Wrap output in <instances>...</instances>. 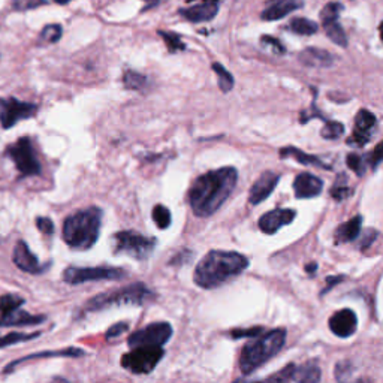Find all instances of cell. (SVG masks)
Returning <instances> with one entry per match:
<instances>
[{
	"label": "cell",
	"mask_w": 383,
	"mask_h": 383,
	"mask_svg": "<svg viewBox=\"0 0 383 383\" xmlns=\"http://www.w3.org/2000/svg\"><path fill=\"white\" fill-rule=\"evenodd\" d=\"M26 300L23 297H20V295L15 293H6L0 297V314H5L11 310H15L21 305H25Z\"/></svg>",
	"instance_id": "cell-30"
},
{
	"label": "cell",
	"mask_w": 383,
	"mask_h": 383,
	"mask_svg": "<svg viewBox=\"0 0 383 383\" xmlns=\"http://www.w3.org/2000/svg\"><path fill=\"white\" fill-rule=\"evenodd\" d=\"M260 41H262V43H265V46H271L272 50H274L277 54H283L284 53V47L281 46L279 39L271 38V36H262Z\"/></svg>",
	"instance_id": "cell-47"
},
{
	"label": "cell",
	"mask_w": 383,
	"mask_h": 383,
	"mask_svg": "<svg viewBox=\"0 0 383 383\" xmlns=\"http://www.w3.org/2000/svg\"><path fill=\"white\" fill-rule=\"evenodd\" d=\"M293 373H295V364H289L288 367L281 368L279 373L270 376L267 380H276V382H293Z\"/></svg>",
	"instance_id": "cell-40"
},
{
	"label": "cell",
	"mask_w": 383,
	"mask_h": 383,
	"mask_svg": "<svg viewBox=\"0 0 383 383\" xmlns=\"http://www.w3.org/2000/svg\"><path fill=\"white\" fill-rule=\"evenodd\" d=\"M46 322V316H34L27 312L21 310L20 307L11 310L5 314H0V326H29V325H39Z\"/></svg>",
	"instance_id": "cell-21"
},
{
	"label": "cell",
	"mask_w": 383,
	"mask_h": 383,
	"mask_svg": "<svg viewBox=\"0 0 383 383\" xmlns=\"http://www.w3.org/2000/svg\"><path fill=\"white\" fill-rule=\"evenodd\" d=\"M280 175L271 171H265L260 177L256 180V183L251 186L250 193H249V204L251 205H259L260 202H264L267 198H270V195L272 190L276 189V186L279 184Z\"/></svg>",
	"instance_id": "cell-15"
},
{
	"label": "cell",
	"mask_w": 383,
	"mask_h": 383,
	"mask_svg": "<svg viewBox=\"0 0 383 383\" xmlns=\"http://www.w3.org/2000/svg\"><path fill=\"white\" fill-rule=\"evenodd\" d=\"M344 280V276H331V277H328L326 279V283H328V288H326V291H323L322 292V295L323 293H326L328 291H331L334 286H335V284H338V283H342Z\"/></svg>",
	"instance_id": "cell-48"
},
{
	"label": "cell",
	"mask_w": 383,
	"mask_h": 383,
	"mask_svg": "<svg viewBox=\"0 0 383 383\" xmlns=\"http://www.w3.org/2000/svg\"><path fill=\"white\" fill-rule=\"evenodd\" d=\"M218 4H221V0H198L196 5L180 9V15L190 23H204V21H210L217 15Z\"/></svg>",
	"instance_id": "cell-17"
},
{
	"label": "cell",
	"mask_w": 383,
	"mask_h": 383,
	"mask_svg": "<svg viewBox=\"0 0 383 383\" xmlns=\"http://www.w3.org/2000/svg\"><path fill=\"white\" fill-rule=\"evenodd\" d=\"M342 11H343L342 4H338V2L326 4V6H323V9L321 11L322 25H328V23H333V21H338V17H340Z\"/></svg>",
	"instance_id": "cell-34"
},
{
	"label": "cell",
	"mask_w": 383,
	"mask_h": 383,
	"mask_svg": "<svg viewBox=\"0 0 383 383\" xmlns=\"http://www.w3.org/2000/svg\"><path fill=\"white\" fill-rule=\"evenodd\" d=\"M62 35H63V29L60 25H48L42 29L39 39L47 43H56L60 41Z\"/></svg>",
	"instance_id": "cell-37"
},
{
	"label": "cell",
	"mask_w": 383,
	"mask_h": 383,
	"mask_svg": "<svg viewBox=\"0 0 383 383\" xmlns=\"http://www.w3.org/2000/svg\"><path fill=\"white\" fill-rule=\"evenodd\" d=\"M172 326L168 322L150 323L127 338L129 347L139 346H163L171 340Z\"/></svg>",
	"instance_id": "cell-10"
},
{
	"label": "cell",
	"mask_w": 383,
	"mask_h": 383,
	"mask_svg": "<svg viewBox=\"0 0 383 383\" xmlns=\"http://www.w3.org/2000/svg\"><path fill=\"white\" fill-rule=\"evenodd\" d=\"M104 211L99 207L71 214L63 223V239L69 247L76 250L92 249L99 239Z\"/></svg>",
	"instance_id": "cell-3"
},
{
	"label": "cell",
	"mask_w": 383,
	"mask_h": 383,
	"mask_svg": "<svg viewBox=\"0 0 383 383\" xmlns=\"http://www.w3.org/2000/svg\"><path fill=\"white\" fill-rule=\"evenodd\" d=\"M262 333H264V328L256 326V328H249V330H234V331H231V334H229V335H231L232 338H235V340H237V338H243V337L253 338V337H256Z\"/></svg>",
	"instance_id": "cell-41"
},
{
	"label": "cell",
	"mask_w": 383,
	"mask_h": 383,
	"mask_svg": "<svg viewBox=\"0 0 383 383\" xmlns=\"http://www.w3.org/2000/svg\"><path fill=\"white\" fill-rule=\"evenodd\" d=\"M361 229H363V216H355L350 221L342 223L335 229L334 232V243L335 244H346V243H352L355 239H358Z\"/></svg>",
	"instance_id": "cell-22"
},
{
	"label": "cell",
	"mask_w": 383,
	"mask_h": 383,
	"mask_svg": "<svg viewBox=\"0 0 383 383\" xmlns=\"http://www.w3.org/2000/svg\"><path fill=\"white\" fill-rule=\"evenodd\" d=\"M382 159H383V156H382V144H377L376 148H375V151L370 153V155H367V160H368V163L371 165V168L376 169L380 165Z\"/></svg>",
	"instance_id": "cell-46"
},
{
	"label": "cell",
	"mask_w": 383,
	"mask_h": 383,
	"mask_svg": "<svg viewBox=\"0 0 383 383\" xmlns=\"http://www.w3.org/2000/svg\"><path fill=\"white\" fill-rule=\"evenodd\" d=\"M334 373H335V377L338 380H344V379H347L350 376V373H352V364L347 363V361H343V363H338L335 365Z\"/></svg>",
	"instance_id": "cell-42"
},
{
	"label": "cell",
	"mask_w": 383,
	"mask_h": 383,
	"mask_svg": "<svg viewBox=\"0 0 383 383\" xmlns=\"http://www.w3.org/2000/svg\"><path fill=\"white\" fill-rule=\"evenodd\" d=\"M85 355L84 350L81 349H76V347H69V349H64V350H54V352H41V354H35V355H29V356H25L21 359H17L14 361V363H11L8 367H5L4 373H11L13 371L14 367L20 365L21 363H25V361H30V359H36V358H48V356H71V358H78V356H83Z\"/></svg>",
	"instance_id": "cell-24"
},
{
	"label": "cell",
	"mask_w": 383,
	"mask_h": 383,
	"mask_svg": "<svg viewBox=\"0 0 383 383\" xmlns=\"http://www.w3.org/2000/svg\"><path fill=\"white\" fill-rule=\"evenodd\" d=\"M305 271H307V274L314 276V274H316V271H317V264H316V262H312V264L305 265Z\"/></svg>",
	"instance_id": "cell-49"
},
{
	"label": "cell",
	"mask_w": 383,
	"mask_h": 383,
	"mask_svg": "<svg viewBox=\"0 0 383 383\" xmlns=\"http://www.w3.org/2000/svg\"><path fill=\"white\" fill-rule=\"evenodd\" d=\"M38 111V105L18 101L15 97L0 99V125L4 129H11L21 120L34 117Z\"/></svg>",
	"instance_id": "cell-11"
},
{
	"label": "cell",
	"mask_w": 383,
	"mask_h": 383,
	"mask_svg": "<svg viewBox=\"0 0 383 383\" xmlns=\"http://www.w3.org/2000/svg\"><path fill=\"white\" fill-rule=\"evenodd\" d=\"M237 183L238 171L232 167H223L200 175L188 193V201L195 216H213L232 195Z\"/></svg>",
	"instance_id": "cell-1"
},
{
	"label": "cell",
	"mask_w": 383,
	"mask_h": 383,
	"mask_svg": "<svg viewBox=\"0 0 383 383\" xmlns=\"http://www.w3.org/2000/svg\"><path fill=\"white\" fill-rule=\"evenodd\" d=\"M323 29H325L326 36L330 38L335 43V46L342 47V48L347 47V36L338 21H333V23L323 25Z\"/></svg>",
	"instance_id": "cell-28"
},
{
	"label": "cell",
	"mask_w": 383,
	"mask_h": 383,
	"mask_svg": "<svg viewBox=\"0 0 383 383\" xmlns=\"http://www.w3.org/2000/svg\"><path fill=\"white\" fill-rule=\"evenodd\" d=\"M211 68L217 75L218 89H221L223 93L231 92L234 89V76H232V74L229 72L221 63H213Z\"/></svg>",
	"instance_id": "cell-27"
},
{
	"label": "cell",
	"mask_w": 383,
	"mask_h": 383,
	"mask_svg": "<svg viewBox=\"0 0 383 383\" xmlns=\"http://www.w3.org/2000/svg\"><path fill=\"white\" fill-rule=\"evenodd\" d=\"M54 2L59 4V5H67V4L72 2V0H54Z\"/></svg>",
	"instance_id": "cell-50"
},
{
	"label": "cell",
	"mask_w": 383,
	"mask_h": 383,
	"mask_svg": "<svg viewBox=\"0 0 383 383\" xmlns=\"http://www.w3.org/2000/svg\"><path fill=\"white\" fill-rule=\"evenodd\" d=\"M155 297L156 293L150 291L144 283H134L123 289L96 295L84 305L83 313H96L118 305H142Z\"/></svg>",
	"instance_id": "cell-5"
},
{
	"label": "cell",
	"mask_w": 383,
	"mask_h": 383,
	"mask_svg": "<svg viewBox=\"0 0 383 383\" xmlns=\"http://www.w3.org/2000/svg\"><path fill=\"white\" fill-rule=\"evenodd\" d=\"M377 235H379V232L375 231V229H367V232L364 234L363 239H361V242H359V246H358V247H359L361 250L368 249L371 244L375 243V239L377 238Z\"/></svg>",
	"instance_id": "cell-45"
},
{
	"label": "cell",
	"mask_w": 383,
	"mask_h": 383,
	"mask_svg": "<svg viewBox=\"0 0 383 383\" xmlns=\"http://www.w3.org/2000/svg\"><path fill=\"white\" fill-rule=\"evenodd\" d=\"M272 5L268 6L264 13L260 14V18L265 21H277L286 15L295 13V11L302 8L301 0H271Z\"/></svg>",
	"instance_id": "cell-20"
},
{
	"label": "cell",
	"mask_w": 383,
	"mask_h": 383,
	"mask_svg": "<svg viewBox=\"0 0 383 383\" xmlns=\"http://www.w3.org/2000/svg\"><path fill=\"white\" fill-rule=\"evenodd\" d=\"M298 60L307 68H331L335 63V57L330 51L314 47H309L301 51Z\"/></svg>",
	"instance_id": "cell-19"
},
{
	"label": "cell",
	"mask_w": 383,
	"mask_h": 383,
	"mask_svg": "<svg viewBox=\"0 0 383 383\" xmlns=\"http://www.w3.org/2000/svg\"><path fill=\"white\" fill-rule=\"evenodd\" d=\"M41 334L34 333V334H23V333H11L6 335H0V349L15 344V343H23V342H30L34 338H38Z\"/></svg>",
	"instance_id": "cell-31"
},
{
	"label": "cell",
	"mask_w": 383,
	"mask_h": 383,
	"mask_svg": "<svg viewBox=\"0 0 383 383\" xmlns=\"http://www.w3.org/2000/svg\"><path fill=\"white\" fill-rule=\"evenodd\" d=\"M280 158L281 159H295L298 163H301V165H305V167H317V168H322V169H326V171H331L333 167L328 165V163H325L323 160H321L317 156H313V155H307V153H304L302 150L297 148V147H284L280 150Z\"/></svg>",
	"instance_id": "cell-23"
},
{
	"label": "cell",
	"mask_w": 383,
	"mask_h": 383,
	"mask_svg": "<svg viewBox=\"0 0 383 383\" xmlns=\"http://www.w3.org/2000/svg\"><path fill=\"white\" fill-rule=\"evenodd\" d=\"M323 181L310 172H301L293 180V192L298 200L316 198L322 193Z\"/></svg>",
	"instance_id": "cell-18"
},
{
	"label": "cell",
	"mask_w": 383,
	"mask_h": 383,
	"mask_svg": "<svg viewBox=\"0 0 383 383\" xmlns=\"http://www.w3.org/2000/svg\"><path fill=\"white\" fill-rule=\"evenodd\" d=\"M159 35L162 36V39L165 41L167 47L171 53H177V51H183L186 50V46L184 42L181 39L180 35L174 34V32H163V30H159Z\"/></svg>",
	"instance_id": "cell-36"
},
{
	"label": "cell",
	"mask_w": 383,
	"mask_h": 383,
	"mask_svg": "<svg viewBox=\"0 0 383 383\" xmlns=\"http://www.w3.org/2000/svg\"><path fill=\"white\" fill-rule=\"evenodd\" d=\"M249 259L237 251L211 250L195 268L193 280L202 289H216L249 268Z\"/></svg>",
	"instance_id": "cell-2"
},
{
	"label": "cell",
	"mask_w": 383,
	"mask_h": 383,
	"mask_svg": "<svg viewBox=\"0 0 383 383\" xmlns=\"http://www.w3.org/2000/svg\"><path fill=\"white\" fill-rule=\"evenodd\" d=\"M36 226L39 231L42 234H46V235H53L54 234V223L51 218L48 217H38L36 218Z\"/></svg>",
	"instance_id": "cell-44"
},
{
	"label": "cell",
	"mask_w": 383,
	"mask_h": 383,
	"mask_svg": "<svg viewBox=\"0 0 383 383\" xmlns=\"http://www.w3.org/2000/svg\"><path fill=\"white\" fill-rule=\"evenodd\" d=\"M127 330H129V325L126 322L116 323L106 331V338H108V340H114V338H118L120 335L125 334Z\"/></svg>",
	"instance_id": "cell-43"
},
{
	"label": "cell",
	"mask_w": 383,
	"mask_h": 383,
	"mask_svg": "<svg viewBox=\"0 0 383 383\" xmlns=\"http://www.w3.org/2000/svg\"><path fill=\"white\" fill-rule=\"evenodd\" d=\"M295 217H297V211L292 209H276L265 213L259 218V229L267 235H272L279 232L283 226L291 225Z\"/></svg>",
	"instance_id": "cell-13"
},
{
	"label": "cell",
	"mask_w": 383,
	"mask_h": 383,
	"mask_svg": "<svg viewBox=\"0 0 383 383\" xmlns=\"http://www.w3.org/2000/svg\"><path fill=\"white\" fill-rule=\"evenodd\" d=\"M123 83L129 90H142L147 85V78L135 71H127L123 76Z\"/></svg>",
	"instance_id": "cell-32"
},
{
	"label": "cell",
	"mask_w": 383,
	"mask_h": 383,
	"mask_svg": "<svg viewBox=\"0 0 383 383\" xmlns=\"http://www.w3.org/2000/svg\"><path fill=\"white\" fill-rule=\"evenodd\" d=\"M284 342H286V331L283 328L256 335L255 340L247 343L243 347L242 354H239L238 367L242 370V373L249 376L259 367L267 364L272 356H276L283 349Z\"/></svg>",
	"instance_id": "cell-4"
},
{
	"label": "cell",
	"mask_w": 383,
	"mask_h": 383,
	"mask_svg": "<svg viewBox=\"0 0 383 383\" xmlns=\"http://www.w3.org/2000/svg\"><path fill=\"white\" fill-rule=\"evenodd\" d=\"M350 195H352V189H350L347 186L346 175L340 174V175H338V180L335 181V184L331 188V196L335 201L342 202V201L347 200Z\"/></svg>",
	"instance_id": "cell-29"
},
{
	"label": "cell",
	"mask_w": 383,
	"mask_h": 383,
	"mask_svg": "<svg viewBox=\"0 0 383 383\" xmlns=\"http://www.w3.org/2000/svg\"><path fill=\"white\" fill-rule=\"evenodd\" d=\"M367 156H361V155H356V153H350V155H347L346 158V163L347 167L352 169L358 177H364L365 175V171H367Z\"/></svg>",
	"instance_id": "cell-33"
},
{
	"label": "cell",
	"mask_w": 383,
	"mask_h": 383,
	"mask_svg": "<svg viewBox=\"0 0 383 383\" xmlns=\"http://www.w3.org/2000/svg\"><path fill=\"white\" fill-rule=\"evenodd\" d=\"M5 155L15 163V168L21 175H39L42 172L35 148L27 137L20 138L14 144L8 146Z\"/></svg>",
	"instance_id": "cell-8"
},
{
	"label": "cell",
	"mask_w": 383,
	"mask_h": 383,
	"mask_svg": "<svg viewBox=\"0 0 383 383\" xmlns=\"http://www.w3.org/2000/svg\"><path fill=\"white\" fill-rule=\"evenodd\" d=\"M377 127V118L373 113H370L368 109H361V111L355 117V126L354 134L347 139L349 146L354 147H364L375 137Z\"/></svg>",
	"instance_id": "cell-12"
},
{
	"label": "cell",
	"mask_w": 383,
	"mask_h": 383,
	"mask_svg": "<svg viewBox=\"0 0 383 383\" xmlns=\"http://www.w3.org/2000/svg\"><path fill=\"white\" fill-rule=\"evenodd\" d=\"M344 134V126L340 122H331V120H325V126L322 129V137L325 139H338Z\"/></svg>",
	"instance_id": "cell-38"
},
{
	"label": "cell",
	"mask_w": 383,
	"mask_h": 383,
	"mask_svg": "<svg viewBox=\"0 0 383 383\" xmlns=\"http://www.w3.org/2000/svg\"><path fill=\"white\" fill-rule=\"evenodd\" d=\"M321 380V368L314 363H307L304 365H295L293 382H319Z\"/></svg>",
	"instance_id": "cell-25"
},
{
	"label": "cell",
	"mask_w": 383,
	"mask_h": 383,
	"mask_svg": "<svg viewBox=\"0 0 383 383\" xmlns=\"http://www.w3.org/2000/svg\"><path fill=\"white\" fill-rule=\"evenodd\" d=\"M153 221L159 226V229H167L169 228L172 217H171V211L167 209L165 205H156L155 209H153Z\"/></svg>",
	"instance_id": "cell-35"
},
{
	"label": "cell",
	"mask_w": 383,
	"mask_h": 383,
	"mask_svg": "<svg viewBox=\"0 0 383 383\" xmlns=\"http://www.w3.org/2000/svg\"><path fill=\"white\" fill-rule=\"evenodd\" d=\"M47 0H13L14 11H29L46 5Z\"/></svg>",
	"instance_id": "cell-39"
},
{
	"label": "cell",
	"mask_w": 383,
	"mask_h": 383,
	"mask_svg": "<svg viewBox=\"0 0 383 383\" xmlns=\"http://www.w3.org/2000/svg\"><path fill=\"white\" fill-rule=\"evenodd\" d=\"M165 350L162 346L130 347V352L122 356V367L132 375H150L162 361Z\"/></svg>",
	"instance_id": "cell-6"
},
{
	"label": "cell",
	"mask_w": 383,
	"mask_h": 383,
	"mask_svg": "<svg viewBox=\"0 0 383 383\" xmlns=\"http://www.w3.org/2000/svg\"><path fill=\"white\" fill-rule=\"evenodd\" d=\"M330 330L334 335L340 338L352 337L358 330V317L354 310L342 309L330 317Z\"/></svg>",
	"instance_id": "cell-14"
},
{
	"label": "cell",
	"mask_w": 383,
	"mask_h": 383,
	"mask_svg": "<svg viewBox=\"0 0 383 383\" xmlns=\"http://www.w3.org/2000/svg\"><path fill=\"white\" fill-rule=\"evenodd\" d=\"M126 277V271L111 267H69L63 272V280L69 284H81L87 281L120 280Z\"/></svg>",
	"instance_id": "cell-9"
},
{
	"label": "cell",
	"mask_w": 383,
	"mask_h": 383,
	"mask_svg": "<svg viewBox=\"0 0 383 383\" xmlns=\"http://www.w3.org/2000/svg\"><path fill=\"white\" fill-rule=\"evenodd\" d=\"M13 260L17 265V268H20L25 272H30V274H41V272H43V270H46L39 264L36 255L29 249V246L26 244V242H23V239H18L17 242L14 247Z\"/></svg>",
	"instance_id": "cell-16"
},
{
	"label": "cell",
	"mask_w": 383,
	"mask_h": 383,
	"mask_svg": "<svg viewBox=\"0 0 383 383\" xmlns=\"http://www.w3.org/2000/svg\"><path fill=\"white\" fill-rule=\"evenodd\" d=\"M156 247V238L135 231H120L114 235V250L118 255H129L137 260H147Z\"/></svg>",
	"instance_id": "cell-7"
},
{
	"label": "cell",
	"mask_w": 383,
	"mask_h": 383,
	"mask_svg": "<svg viewBox=\"0 0 383 383\" xmlns=\"http://www.w3.org/2000/svg\"><path fill=\"white\" fill-rule=\"evenodd\" d=\"M319 26L314 21L309 18H293L289 25V30L293 32L295 35H301V36H312L314 35Z\"/></svg>",
	"instance_id": "cell-26"
}]
</instances>
